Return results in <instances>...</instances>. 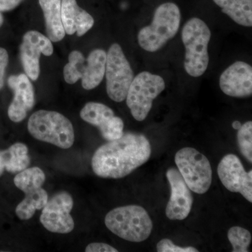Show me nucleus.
Wrapping results in <instances>:
<instances>
[{
  "mask_svg": "<svg viewBox=\"0 0 252 252\" xmlns=\"http://www.w3.org/2000/svg\"><path fill=\"white\" fill-rule=\"evenodd\" d=\"M166 177L170 185L171 195L167 203L165 214L169 220H182L189 216L193 198L180 171L175 167L167 170Z\"/></svg>",
  "mask_w": 252,
  "mask_h": 252,
  "instance_id": "obj_13",
  "label": "nucleus"
},
{
  "mask_svg": "<svg viewBox=\"0 0 252 252\" xmlns=\"http://www.w3.org/2000/svg\"><path fill=\"white\" fill-rule=\"evenodd\" d=\"M7 83L14 94L8 108V116L11 122H21L35 103L34 87L26 74L10 76Z\"/></svg>",
  "mask_w": 252,
  "mask_h": 252,
  "instance_id": "obj_14",
  "label": "nucleus"
},
{
  "mask_svg": "<svg viewBox=\"0 0 252 252\" xmlns=\"http://www.w3.org/2000/svg\"><path fill=\"white\" fill-rule=\"evenodd\" d=\"M181 12L175 3L162 4L156 9L153 21L139 32V44L148 52H156L172 39L180 28Z\"/></svg>",
  "mask_w": 252,
  "mask_h": 252,
  "instance_id": "obj_5",
  "label": "nucleus"
},
{
  "mask_svg": "<svg viewBox=\"0 0 252 252\" xmlns=\"http://www.w3.org/2000/svg\"><path fill=\"white\" fill-rule=\"evenodd\" d=\"M74 206L72 195L66 191L56 193L42 209L40 222L51 233L67 234L74 228L70 212Z\"/></svg>",
  "mask_w": 252,
  "mask_h": 252,
  "instance_id": "obj_10",
  "label": "nucleus"
},
{
  "mask_svg": "<svg viewBox=\"0 0 252 252\" xmlns=\"http://www.w3.org/2000/svg\"><path fill=\"white\" fill-rule=\"evenodd\" d=\"M211 31L206 23L192 18L182 29V39L185 46V69L193 77H201L209 65L208 45Z\"/></svg>",
  "mask_w": 252,
  "mask_h": 252,
  "instance_id": "obj_3",
  "label": "nucleus"
},
{
  "mask_svg": "<svg viewBox=\"0 0 252 252\" xmlns=\"http://www.w3.org/2000/svg\"><path fill=\"white\" fill-rule=\"evenodd\" d=\"M104 75L109 98L117 102L125 100L135 76L119 44H113L109 49Z\"/></svg>",
  "mask_w": 252,
  "mask_h": 252,
  "instance_id": "obj_9",
  "label": "nucleus"
},
{
  "mask_svg": "<svg viewBox=\"0 0 252 252\" xmlns=\"http://www.w3.org/2000/svg\"><path fill=\"white\" fill-rule=\"evenodd\" d=\"M3 23H4V17H3L2 14L0 12V28L2 26Z\"/></svg>",
  "mask_w": 252,
  "mask_h": 252,
  "instance_id": "obj_30",
  "label": "nucleus"
},
{
  "mask_svg": "<svg viewBox=\"0 0 252 252\" xmlns=\"http://www.w3.org/2000/svg\"><path fill=\"white\" fill-rule=\"evenodd\" d=\"M31 164L28 148L25 144L17 142L6 150L0 151V177L5 170L16 174L27 169Z\"/></svg>",
  "mask_w": 252,
  "mask_h": 252,
  "instance_id": "obj_18",
  "label": "nucleus"
},
{
  "mask_svg": "<svg viewBox=\"0 0 252 252\" xmlns=\"http://www.w3.org/2000/svg\"><path fill=\"white\" fill-rule=\"evenodd\" d=\"M228 238L233 246V252H248L252 242L251 233L243 227L233 226L228 232Z\"/></svg>",
  "mask_w": 252,
  "mask_h": 252,
  "instance_id": "obj_23",
  "label": "nucleus"
},
{
  "mask_svg": "<svg viewBox=\"0 0 252 252\" xmlns=\"http://www.w3.org/2000/svg\"><path fill=\"white\" fill-rule=\"evenodd\" d=\"M107 53L102 49L91 51L86 60L81 74V85L85 90L90 91L102 82L105 74Z\"/></svg>",
  "mask_w": 252,
  "mask_h": 252,
  "instance_id": "obj_17",
  "label": "nucleus"
},
{
  "mask_svg": "<svg viewBox=\"0 0 252 252\" xmlns=\"http://www.w3.org/2000/svg\"><path fill=\"white\" fill-rule=\"evenodd\" d=\"M151 154L150 142L145 136L126 132L99 147L92 158L91 166L102 178H123L148 161Z\"/></svg>",
  "mask_w": 252,
  "mask_h": 252,
  "instance_id": "obj_1",
  "label": "nucleus"
},
{
  "mask_svg": "<svg viewBox=\"0 0 252 252\" xmlns=\"http://www.w3.org/2000/svg\"><path fill=\"white\" fill-rule=\"evenodd\" d=\"M9 64V54L4 48L0 47V91L4 86L5 74Z\"/></svg>",
  "mask_w": 252,
  "mask_h": 252,
  "instance_id": "obj_26",
  "label": "nucleus"
},
{
  "mask_svg": "<svg viewBox=\"0 0 252 252\" xmlns=\"http://www.w3.org/2000/svg\"><path fill=\"white\" fill-rule=\"evenodd\" d=\"M46 175L39 167H32L19 172L14 177V185L26 194L16 208V216L21 220H29L36 210H41L47 203L49 197L42 188Z\"/></svg>",
  "mask_w": 252,
  "mask_h": 252,
  "instance_id": "obj_6",
  "label": "nucleus"
},
{
  "mask_svg": "<svg viewBox=\"0 0 252 252\" xmlns=\"http://www.w3.org/2000/svg\"><path fill=\"white\" fill-rule=\"evenodd\" d=\"M62 0H39L44 19L47 37L53 42L62 40L65 36L61 17Z\"/></svg>",
  "mask_w": 252,
  "mask_h": 252,
  "instance_id": "obj_19",
  "label": "nucleus"
},
{
  "mask_svg": "<svg viewBox=\"0 0 252 252\" xmlns=\"http://www.w3.org/2000/svg\"><path fill=\"white\" fill-rule=\"evenodd\" d=\"M157 252H198L193 247H179L172 243L170 239L164 238L157 244Z\"/></svg>",
  "mask_w": 252,
  "mask_h": 252,
  "instance_id": "obj_25",
  "label": "nucleus"
},
{
  "mask_svg": "<svg viewBox=\"0 0 252 252\" xmlns=\"http://www.w3.org/2000/svg\"><path fill=\"white\" fill-rule=\"evenodd\" d=\"M237 24L245 27L252 26V0H213Z\"/></svg>",
  "mask_w": 252,
  "mask_h": 252,
  "instance_id": "obj_20",
  "label": "nucleus"
},
{
  "mask_svg": "<svg viewBox=\"0 0 252 252\" xmlns=\"http://www.w3.org/2000/svg\"><path fill=\"white\" fill-rule=\"evenodd\" d=\"M86 252H118L117 249L106 243H91L86 248Z\"/></svg>",
  "mask_w": 252,
  "mask_h": 252,
  "instance_id": "obj_27",
  "label": "nucleus"
},
{
  "mask_svg": "<svg viewBox=\"0 0 252 252\" xmlns=\"http://www.w3.org/2000/svg\"><path fill=\"white\" fill-rule=\"evenodd\" d=\"M165 89V81L157 74L142 72L134 77L126 99L135 120L142 122L147 117L153 101Z\"/></svg>",
  "mask_w": 252,
  "mask_h": 252,
  "instance_id": "obj_7",
  "label": "nucleus"
},
{
  "mask_svg": "<svg viewBox=\"0 0 252 252\" xmlns=\"http://www.w3.org/2000/svg\"><path fill=\"white\" fill-rule=\"evenodd\" d=\"M114 116V111L110 107L99 102H88L80 112L81 119L97 127L101 135L105 132Z\"/></svg>",
  "mask_w": 252,
  "mask_h": 252,
  "instance_id": "obj_21",
  "label": "nucleus"
},
{
  "mask_svg": "<svg viewBox=\"0 0 252 252\" xmlns=\"http://www.w3.org/2000/svg\"><path fill=\"white\" fill-rule=\"evenodd\" d=\"M30 134L36 140L54 144L63 149H69L74 142L72 124L67 117L54 111H37L28 122Z\"/></svg>",
  "mask_w": 252,
  "mask_h": 252,
  "instance_id": "obj_4",
  "label": "nucleus"
},
{
  "mask_svg": "<svg viewBox=\"0 0 252 252\" xmlns=\"http://www.w3.org/2000/svg\"><path fill=\"white\" fill-rule=\"evenodd\" d=\"M54 53L52 42L39 32L28 31L23 35L20 47L21 63L25 72L31 80L36 81L40 74L41 54L51 56Z\"/></svg>",
  "mask_w": 252,
  "mask_h": 252,
  "instance_id": "obj_12",
  "label": "nucleus"
},
{
  "mask_svg": "<svg viewBox=\"0 0 252 252\" xmlns=\"http://www.w3.org/2000/svg\"><path fill=\"white\" fill-rule=\"evenodd\" d=\"M23 1L24 0H0V12L14 9Z\"/></svg>",
  "mask_w": 252,
  "mask_h": 252,
  "instance_id": "obj_28",
  "label": "nucleus"
},
{
  "mask_svg": "<svg viewBox=\"0 0 252 252\" xmlns=\"http://www.w3.org/2000/svg\"><path fill=\"white\" fill-rule=\"evenodd\" d=\"M68 61L69 62L63 69V75L67 84H74L81 78L86 59L80 51H73L69 55Z\"/></svg>",
  "mask_w": 252,
  "mask_h": 252,
  "instance_id": "obj_22",
  "label": "nucleus"
},
{
  "mask_svg": "<svg viewBox=\"0 0 252 252\" xmlns=\"http://www.w3.org/2000/svg\"><path fill=\"white\" fill-rule=\"evenodd\" d=\"M232 126H233L235 130H238L240 128V127H241L242 124L241 123L238 122V121H235V122L233 123V124H232Z\"/></svg>",
  "mask_w": 252,
  "mask_h": 252,
  "instance_id": "obj_29",
  "label": "nucleus"
},
{
  "mask_svg": "<svg viewBox=\"0 0 252 252\" xmlns=\"http://www.w3.org/2000/svg\"><path fill=\"white\" fill-rule=\"evenodd\" d=\"M106 226L119 238L132 243H142L150 236L153 222L147 210L139 205L117 207L104 219Z\"/></svg>",
  "mask_w": 252,
  "mask_h": 252,
  "instance_id": "obj_2",
  "label": "nucleus"
},
{
  "mask_svg": "<svg viewBox=\"0 0 252 252\" xmlns=\"http://www.w3.org/2000/svg\"><path fill=\"white\" fill-rule=\"evenodd\" d=\"M175 163L190 190L206 193L212 181L211 165L207 158L190 147L181 149L175 155Z\"/></svg>",
  "mask_w": 252,
  "mask_h": 252,
  "instance_id": "obj_8",
  "label": "nucleus"
},
{
  "mask_svg": "<svg viewBox=\"0 0 252 252\" xmlns=\"http://www.w3.org/2000/svg\"><path fill=\"white\" fill-rule=\"evenodd\" d=\"M220 182L233 193H240L252 203V170L245 171L243 163L234 154H228L220 160L217 168Z\"/></svg>",
  "mask_w": 252,
  "mask_h": 252,
  "instance_id": "obj_11",
  "label": "nucleus"
},
{
  "mask_svg": "<svg viewBox=\"0 0 252 252\" xmlns=\"http://www.w3.org/2000/svg\"><path fill=\"white\" fill-rule=\"evenodd\" d=\"M220 90L233 97H250L252 94V67L250 64L238 61L220 74Z\"/></svg>",
  "mask_w": 252,
  "mask_h": 252,
  "instance_id": "obj_15",
  "label": "nucleus"
},
{
  "mask_svg": "<svg viewBox=\"0 0 252 252\" xmlns=\"http://www.w3.org/2000/svg\"><path fill=\"white\" fill-rule=\"evenodd\" d=\"M61 17L65 34L84 35L94 25V19L85 10L81 9L76 0H62Z\"/></svg>",
  "mask_w": 252,
  "mask_h": 252,
  "instance_id": "obj_16",
  "label": "nucleus"
},
{
  "mask_svg": "<svg viewBox=\"0 0 252 252\" xmlns=\"http://www.w3.org/2000/svg\"><path fill=\"white\" fill-rule=\"evenodd\" d=\"M238 144L240 152L250 163L252 162V122L242 125L238 132Z\"/></svg>",
  "mask_w": 252,
  "mask_h": 252,
  "instance_id": "obj_24",
  "label": "nucleus"
}]
</instances>
